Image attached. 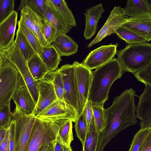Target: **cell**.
<instances>
[{
  "label": "cell",
  "mask_w": 151,
  "mask_h": 151,
  "mask_svg": "<svg viewBox=\"0 0 151 151\" xmlns=\"http://www.w3.org/2000/svg\"><path fill=\"white\" fill-rule=\"evenodd\" d=\"M14 42L27 61L36 53L26 37L18 28Z\"/></svg>",
  "instance_id": "obj_27"
},
{
  "label": "cell",
  "mask_w": 151,
  "mask_h": 151,
  "mask_svg": "<svg viewBox=\"0 0 151 151\" xmlns=\"http://www.w3.org/2000/svg\"><path fill=\"white\" fill-rule=\"evenodd\" d=\"M72 122L70 120H60L59 131L56 139L67 147L70 146L73 140Z\"/></svg>",
  "instance_id": "obj_26"
},
{
  "label": "cell",
  "mask_w": 151,
  "mask_h": 151,
  "mask_svg": "<svg viewBox=\"0 0 151 151\" xmlns=\"http://www.w3.org/2000/svg\"><path fill=\"white\" fill-rule=\"evenodd\" d=\"M29 70L34 79L39 81L49 72L40 56L35 53L27 61Z\"/></svg>",
  "instance_id": "obj_24"
},
{
  "label": "cell",
  "mask_w": 151,
  "mask_h": 151,
  "mask_svg": "<svg viewBox=\"0 0 151 151\" xmlns=\"http://www.w3.org/2000/svg\"><path fill=\"white\" fill-rule=\"evenodd\" d=\"M54 151H73L70 147H67L62 144L56 139L55 143Z\"/></svg>",
  "instance_id": "obj_44"
},
{
  "label": "cell",
  "mask_w": 151,
  "mask_h": 151,
  "mask_svg": "<svg viewBox=\"0 0 151 151\" xmlns=\"http://www.w3.org/2000/svg\"><path fill=\"white\" fill-rule=\"evenodd\" d=\"M58 100H63V82L62 75L58 70L48 72Z\"/></svg>",
  "instance_id": "obj_33"
},
{
  "label": "cell",
  "mask_w": 151,
  "mask_h": 151,
  "mask_svg": "<svg viewBox=\"0 0 151 151\" xmlns=\"http://www.w3.org/2000/svg\"><path fill=\"white\" fill-rule=\"evenodd\" d=\"M12 99L16 106L22 111L27 114H32L36 104L19 74L18 87Z\"/></svg>",
  "instance_id": "obj_15"
},
{
  "label": "cell",
  "mask_w": 151,
  "mask_h": 151,
  "mask_svg": "<svg viewBox=\"0 0 151 151\" xmlns=\"http://www.w3.org/2000/svg\"><path fill=\"white\" fill-rule=\"evenodd\" d=\"M122 26L144 37L147 42L151 40V17H129Z\"/></svg>",
  "instance_id": "obj_21"
},
{
  "label": "cell",
  "mask_w": 151,
  "mask_h": 151,
  "mask_svg": "<svg viewBox=\"0 0 151 151\" xmlns=\"http://www.w3.org/2000/svg\"><path fill=\"white\" fill-rule=\"evenodd\" d=\"M124 8L119 6H115L111 12L105 23L87 47H90L99 43L106 37L115 33L117 29L126 23L129 17L124 14Z\"/></svg>",
  "instance_id": "obj_11"
},
{
  "label": "cell",
  "mask_w": 151,
  "mask_h": 151,
  "mask_svg": "<svg viewBox=\"0 0 151 151\" xmlns=\"http://www.w3.org/2000/svg\"><path fill=\"white\" fill-rule=\"evenodd\" d=\"M78 113L63 100H58L35 117L48 121L70 120L75 122Z\"/></svg>",
  "instance_id": "obj_10"
},
{
  "label": "cell",
  "mask_w": 151,
  "mask_h": 151,
  "mask_svg": "<svg viewBox=\"0 0 151 151\" xmlns=\"http://www.w3.org/2000/svg\"><path fill=\"white\" fill-rule=\"evenodd\" d=\"M136 109V117L140 120V129L151 128V86L145 85L143 93L139 96Z\"/></svg>",
  "instance_id": "obj_16"
},
{
  "label": "cell",
  "mask_w": 151,
  "mask_h": 151,
  "mask_svg": "<svg viewBox=\"0 0 151 151\" xmlns=\"http://www.w3.org/2000/svg\"><path fill=\"white\" fill-rule=\"evenodd\" d=\"M115 33L119 38L128 44L147 42V40L144 37L122 25L117 29Z\"/></svg>",
  "instance_id": "obj_28"
},
{
  "label": "cell",
  "mask_w": 151,
  "mask_h": 151,
  "mask_svg": "<svg viewBox=\"0 0 151 151\" xmlns=\"http://www.w3.org/2000/svg\"><path fill=\"white\" fill-rule=\"evenodd\" d=\"M15 127V122L12 119L9 127V143L10 151H14Z\"/></svg>",
  "instance_id": "obj_40"
},
{
  "label": "cell",
  "mask_w": 151,
  "mask_h": 151,
  "mask_svg": "<svg viewBox=\"0 0 151 151\" xmlns=\"http://www.w3.org/2000/svg\"><path fill=\"white\" fill-rule=\"evenodd\" d=\"M138 151H151V133L144 140Z\"/></svg>",
  "instance_id": "obj_42"
},
{
  "label": "cell",
  "mask_w": 151,
  "mask_h": 151,
  "mask_svg": "<svg viewBox=\"0 0 151 151\" xmlns=\"http://www.w3.org/2000/svg\"><path fill=\"white\" fill-rule=\"evenodd\" d=\"M12 116L10 103L6 105L0 109V128H8L12 121Z\"/></svg>",
  "instance_id": "obj_38"
},
{
  "label": "cell",
  "mask_w": 151,
  "mask_h": 151,
  "mask_svg": "<svg viewBox=\"0 0 151 151\" xmlns=\"http://www.w3.org/2000/svg\"><path fill=\"white\" fill-rule=\"evenodd\" d=\"M124 72L117 58H114L92 72L88 100L93 105L104 107L109 99L112 85Z\"/></svg>",
  "instance_id": "obj_2"
},
{
  "label": "cell",
  "mask_w": 151,
  "mask_h": 151,
  "mask_svg": "<svg viewBox=\"0 0 151 151\" xmlns=\"http://www.w3.org/2000/svg\"><path fill=\"white\" fill-rule=\"evenodd\" d=\"M117 52V59L124 71L135 73L151 62V44L147 42L128 44Z\"/></svg>",
  "instance_id": "obj_3"
},
{
  "label": "cell",
  "mask_w": 151,
  "mask_h": 151,
  "mask_svg": "<svg viewBox=\"0 0 151 151\" xmlns=\"http://www.w3.org/2000/svg\"><path fill=\"white\" fill-rule=\"evenodd\" d=\"M8 61V60L2 54L0 50V71L4 64Z\"/></svg>",
  "instance_id": "obj_47"
},
{
  "label": "cell",
  "mask_w": 151,
  "mask_h": 151,
  "mask_svg": "<svg viewBox=\"0 0 151 151\" xmlns=\"http://www.w3.org/2000/svg\"><path fill=\"white\" fill-rule=\"evenodd\" d=\"M35 118L32 114H27L16 106L12 118L15 123L14 151H25Z\"/></svg>",
  "instance_id": "obj_6"
},
{
  "label": "cell",
  "mask_w": 151,
  "mask_h": 151,
  "mask_svg": "<svg viewBox=\"0 0 151 151\" xmlns=\"http://www.w3.org/2000/svg\"><path fill=\"white\" fill-rule=\"evenodd\" d=\"M47 5V0H22L18 10L20 11L24 6H27L42 18Z\"/></svg>",
  "instance_id": "obj_32"
},
{
  "label": "cell",
  "mask_w": 151,
  "mask_h": 151,
  "mask_svg": "<svg viewBox=\"0 0 151 151\" xmlns=\"http://www.w3.org/2000/svg\"><path fill=\"white\" fill-rule=\"evenodd\" d=\"M78 106V116L82 113L88 100L92 72L82 63L74 62Z\"/></svg>",
  "instance_id": "obj_8"
},
{
  "label": "cell",
  "mask_w": 151,
  "mask_h": 151,
  "mask_svg": "<svg viewBox=\"0 0 151 151\" xmlns=\"http://www.w3.org/2000/svg\"><path fill=\"white\" fill-rule=\"evenodd\" d=\"M51 44L61 56H68L75 54L78 47L77 44L70 36L59 32Z\"/></svg>",
  "instance_id": "obj_20"
},
{
  "label": "cell",
  "mask_w": 151,
  "mask_h": 151,
  "mask_svg": "<svg viewBox=\"0 0 151 151\" xmlns=\"http://www.w3.org/2000/svg\"><path fill=\"white\" fill-rule=\"evenodd\" d=\"M123 13L129 17H151V3L147 0H128Z\"/></svg>",
  "instance_id": "obj_19"
},
{
  "label": "cell",
  "mask_w": 151,
  "mask_h": 151,
  "mask_svg": "<svg viewBox=\"0 0 151 151\" xmlns=\"http://www.w3.org/2000/svg\"><path fill=\"white\" fill-rule=\"evenodd\" d=\"M19 73L10 62H6L0 71V109L10 103L18 87Z\"/></svg>",
  "instance_id": "obj_7"
},
{
  "label": "cell",
  "mask_w": 151,
  "mask_h": 151,
  "mask_svg": "<svg viewBox=\"0 0 151 151\" xmlns=\"http://www.w3.org/2000/svg\"><path fill=\"white\" fill-rule=\"evenodd\" d=\"M0 151H10L9 143V127L5 137L0 143Z\"/></svg>",
  "instance_id": "obj_43"
},
{
  "label": "cell",
  "mask_w": 151,
  "mask_h": 151,
  "mask_svg": "<svg viewBox=\"0 0 151 151\" xmlns=\"http://www.w3.org/2000/svg\"><path fill=\"white\" fill-rule=\"evenodd\" d=\"M14 0H0V23L14 10Z\"/></svg>",
  "instance_id": "obj_39"
},
{
  "label": "cell",
  "mask_w": 151,
  "mask_h": 151,
  "mask_svg": "<svg viewBox=\"0 0 151 151\" xmlns=\"http://www.w3.org/2000/svg\"><path fill=\"white\" fill-rule=\"evenodd\" d=\"M104 11L102 4H100L88 9L84 13L86 24L84 36L86 40L90 39L95 35L99 21Z\"/></svg>",
  "instance_id": "obj_18"
},
{
  "label": "cell",
  "mask_w": 151,
  "mask_h": 151,
  "mask_svg": "<svg viewBox=\"0 0 151 151\" xmlns=\"http://www.w3.org/2000/svg\"><path fill=\"white\" fill-rule=\"evenodd\" d=\"M85 108L86 109V115L88 130L93 115V104L91 101L89 100H88L87 101L86 105Z\"/></svg>",
  "instance_id": "obj_41"
},
{
  "label": "cell",
  "mask_w": 151,
  "mask_h": 151,
  "mask_svg": "<svg viewBox=\"0 0 151 151\" xmlns=\"http://www.w3.org/2000/svg\"><path fill=\"white\" fill-rule=\"evenodd\" d=\"M20 20L37 36L42 47L48 44L42 32L43 20L42 17L27 6H24L20 12Z\"/></svg>",
  "instance_id": "obj_14"
},
{
  "label": "cell",
  "mask_w": 151,
  "mask_h": 151,
  "mask_svg": "<svg viewBox=\"0 0 151 151\" xmlns=\"http://www.w3.org/2000/svg\"><path fill=\"white\" fill-rule=\"evenodd\" d=\"M61 74L63 82V100L78 113L77 92L74 68L66 64L58 69Z\"/></svg>",
  "instance_id": "obj_9"
},
{
  "label": "cell",
  "mask_w": 151,
  "mask_h": 151,
  "mask_svg": "<svg viewBox=\"0 0 151 151\" xmlns=\"http://www.w3.org/2000/svg\"><path fill=\"white\" fill-rule=\"evenodd\" d=\"M58 100L48 73L39 81L38 99L32 113L35 117Z\"/></svg>",
  "instance_id": "obj_13"
},
{
  "label": "cell",
  "mask_w": 151,
  "mask_h": 151,
  "mask_svg": "<svg viewBox=\"0 0 151 151\" xmlns=\"http://www.w3.org/2000/svg\"><path fill=\"white\" fill-rule=\"evenodd\" d=\"M93 116L97 131L100 132L105 128L106 123L104 107L93 105Z\"/></svg>",
  "instance_id": "obj_34"
},
{
  "label": "cell",
  "mask_w": 151,
  "mask_h": 151,
  "mask_svg": "<svg viewBox=\"0 0 151 151\" xmlns=\"http://www.w3.org/2000/svg\"><path fill=\"white\" fill-rule=\"evenodd\" d=\"M74 127L76 136L84 145L88 131V127L85 107L83 113L78 116L75 122Z\"/></svg>",
  "instance_id": "obj_31"
},
{
  "label": "cell",
  "mask_w": 151,
  "mask_h": 151,
  "mask_svg": "<svg viewBox=\"0 0 151 151\" xmlns=\"http://www.w3.org/2000/svg\"><path fill=\"white\" fill-rule=\"evenodd\" d=\"M8 128H0V143L5 137Z\"/></svg>",
  "instance_id": "obj_46"
},
{
  "label": "cell",
  "mask_w": 151,
  "mask_h": 151,
  "mask_svg": "<svg viewBox=\"0 0 151 151\" xmlns=\"http://www.w3.org/2000/svg\"><path fill=\"white\" fill-rule=\"evenodd\" d=\"M135 91L126 89L115 97L112 105L104 109L106 123L98 133L96 151H103L106 146L120 131L137 122L135 114Z\"/></svg>",
  "instance_id": "obj_1"
},
{
  "label": "cell",
  "mask_w": 151,
  "mask_h": 151,
  "mask_svg": "<svg viewBox=\"0 0 151 151\" xmlns=\"http://www.w3.org/2000/svg\"><path fill=\"white\" fill-rule=\"evenodd\" d=\"M48 5L45 14L42 18L50 23L59 32L65 34L69 32L72 27L67 23L56 10L50 4L48 0Z\"/></svg>",
  "instance_id": "obj_22"
},
{
  "label": "cell",
  "mask_w": 151,
  "mask_h": 151,
  "mask_svg": "<svg viewBox=\"0 0 151 151\" xmlns=\"http://www.w3.org/2000/svg\"><path fill=\"white\" fill-rule=\"evenodd\" d=\"M19 72L36 104L38 96L39 81L33 78L28 68L27 61L14 42L8 48L1 51Z\"/></svg>",
  "instance_id": "obj_5"
},
{
  "label": "cell",
  "mask_w": 151,
  "mask_h": 151,
  "mask_svg": "<svg viewBox=\"0 0 151 151\" xmlns=\"http://www.w3.org/2000/svg\"><path fill=\"white\" fill-rule=\"evenodd\" d=\"M118 44L103 45L91 51L82 63L91 70L114 58L117 54Z\"/></svg>",
  "instance_id": "obj_12"
},
{
  "label": "cell",
  "mask_w": 151,
  "mask_h": 151,
  "mask_svg": "<svg viewBox=\"0 0 151 151\" xmlns=\"http://www.w3.org/2000/svg\"><path fill=\"white\" fill-rule=\"evenodd\" d=\"M55 140L43 145L40 148L38 151H54Z\"/></svg>",
  "instance_id": "obj_45"
},
{
  "label": "cell",
  "mask_w": 151,
  "mask_h": 151,
  "mask_svg": "<svg viewBox=\"0 0 151 151\" xmlns=\"http://www.w3.org/2000/svg\"><path fill=\"white\" fill-rule=\"evenodd\" d=\"M48 1L67 23L72 27L76 26L74 17L65 0H48Z\"/></svg>",
  "instance_id": "obj_25"
},
{
  "label": "cell",
  "mask_w": 151,
  "mask_h": 151,
  "mask_svg": "<svg viewBox=\"0 0 151 151\" xmlns=\"http://www.w3.org/2000/svg\"><path fill=\"white\" fill-rule=\"evenodd\" d=\"M150 133L151 128L140 129L134 136L128 151H138L144 140Z\"/></svg>",
  "instance_id": "obj_35"
},
{
  "label": "cell",
  "mask_w": 151,
  "mask_h": 151,
  "mask_svg": "<svg viewBox=\"0 0 151 151\" xmlns=\"http://www.w3.org/2000/svg\"><path fill=\"white\" fill-rule=\"evenodd\" d=\"M59 121H48L35 117L25 151H38L43 145L55 140Z\"/></svg>",
  "instance_id": "obj_4"
},
{
  "label": "cell",
  "mask_w": 151,
  "mask_h": 151,
  "mask_svg": "<svg viewBox=\"0 0 151 151\" xmlns=\"http://www.w3.org/2000/svg\"><path fill=\"white\" fill-rule=\"evenodd\" d=\"M98 132L97 131L93 116L88 128L83 151H96Z\"/></svg>",
  "instance_id": "obj_29"
},
{
  "label": "cell",
  "mask_w": 151,
  "mask_h": 151,
  "mask_svg": "<svg viewBox=\"0 0 151 151\" xmlns=\"http://www.w3.org/2000/svg\"><path fill=\"white\" fill-rule=\"evenodd\" d=\"M42 32L48 45H50L55 38L58 31L49 22L43 20Z\"/></svg>",
  "instance_id": "obj_36"
},
{
  "label": "cell",
  "mask_w": 151,
  "mask_h": 151,
  "mask_svg": "<svg viewBox=\"0 0 151 151\" xmlns=\"http://www.w3.org/2000/svg\"><path fill=\"white\" fill-rule=\"evenodd\" d=\"M18 13L14 10L0 23V50L9 48L14 42L17 22Z\"/></svg>",
  "instance_id": "obj_17"
},
{
  "label": "cell",
  "mask_w": 151,
  "mask_h": 151,
  "mask_svg": "<svg viewBox=\"0 0 151 151\" xmlns=\"http://www.w3.org/2000/svg\"><path fill=\"white\" fill-rule=\"evenodd\" d=\"M39 56L49 72L56 70L62 60L61 56L52 44L42 47Z\"/></svg>",
  "instance_id": "obj_23"
},
{
  "label": "cell",
  "mask_w": 151,
  "mask_h": 151,
  "mask_svg": "<svg viewBox=\"0 0 151 151\" xmlns=\"http://www.w3.org/2000/svg\"><path fill=\"white\" fill-rule=\"evenodd\" d=\"M18 28L24 34L36 53L40 55L42 46L39 40L35 35L19 20L18 22Z\"/></svg>",
  "instance_id": "obj_30"
},
{
  "label": "cell",
  "mask_w": 151,
  "mask_h": 151,
  "mask_svg": "<svg viewBox=\"0 0 151 151\" xmlns=\"http://www.w3.org/2000/svg\"><path fill=\"white\" fill-rule=\"evenodd\" d=\"M133 74L138 81L144 83L145 86H151V62Z\"/></svg>",
  "instance_id": "obj_37"
}]
</instances>
